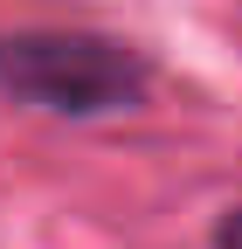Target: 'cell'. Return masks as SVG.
Returning a JSON list of instances; mask_svg holds the SVG:
<instances>
[{
	"label": "cell",
	"mask_w": 242,
	"mask_h": 249,
	"mask_svg": "<svg viewBox=\"0 0 242 249\" xmlns=\"http://www.w3.org/2000/svg\"><path fill=\"white\" fill-rule=\"evenodd\" d=\"M0 90H14L21 104H42L55 118H111L145 97V62L118 49L111 35L42 28V35L0 42Z\"/></svg>",
	"instance_id": "1"
},
{
	"label": "cell",
	"mask_w": 242,
	"mask_h": 249,
	"mask_svg": "<svg viewBox=\"0 0 242 249\" xmlns=\"http://www.w3.org/2000/svg\"><path fill=\"white\" fill-rule=\"evenodd\" d=\"M215 249H242V208H235V214H228V222L215 229Z\"/></svg>",
	"instance_id": "2"
}]
</instances>
